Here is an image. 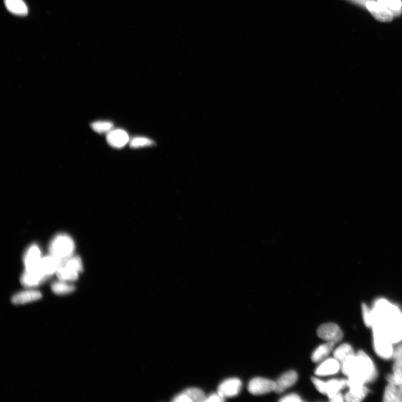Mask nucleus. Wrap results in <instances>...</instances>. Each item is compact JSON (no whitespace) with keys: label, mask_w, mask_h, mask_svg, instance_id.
I'll return each instance as SVG.
<instances>
[{"label":"nucleus","mask_w":402,"mask_h":402,"mask_svg":"<svg viewBox=\"0 0 402 402\" xmlns=\"http://www.w3.org/2000/svg\"><path fill=\"white\" fill-rule=\"evenodd\" d=\"M372 314L373 333L384 336L392 344L402 340V314L396 307L380 299L376 301Z\"/></svg>","instance_id":"1"},{"label":"nucleus","mask_w":402,"mask_h":402,"mask_svg":"<svg viewBox=\"0 0 402 402\" xmlns=\"http://www.w3.org/2000/svg\"><path fill=\"white\" fill-rule=\"evenodd\" d=\"M341 368L343 373L348 377H357L364 383L374 380L376 375L373 362L363 351H359L356 355L347 358L341 363Z\"/></svg>","instance_id":"2"},{"label":"nucleus","mask_w":402,"mask_h":402,"mask_svg":"<svg viewBox=\"0 0 402 402\" xmlns=\"http://www.w3.org/2000/svg\"><path fill=\"white\" fill-rule=\"evenodd\" d=\"M75 244L67 234H59L53 238L49 245L50 254L64 260L73 255Z\"/></svg>","instance_id":"3"},{"label":"nucleus","mask_w":402,"mask_h":402,"mask_svg":"<svg viewBox=\"0 0 402 402\" xmlns=\"http://www.w3.org/2000/svg\"><path fill=\"white\" fill-rule=\"evenodd\" d=\"M320 338L331 343H336L343 338V333L338 325L328 323L321 325L317 331Z\"/></svg>","instance_id":"4"},{"label":"nucleus","mask_w":402,"mask_h":402,"mask_svg":"<svg viewBox=\"0 0 402 402\" xmlns=\"http://www.w3.org/2000/svg\"><path fill=\"white\" fill-rule=\"evenodd\" d=\"M275 387V381L257 377L250 381L248 390L250 393L254 395H262L274 391Z\"/></svg>","instance_id":"5"},{"label":"nucleus","mask_w":402,"mask_h":402,"mask_svg":"<svg viewBox=\"0 0 402 402\" xmlns=\"http://www.w3.org/2000/svg\"><path fill=\"white\" fill-rule=\"evenodd\" d=\"M365 9L373 17L381 22H389L393 19L394 15L388 9L378 3L377 0H370L367 3Z\"/></svg>","instance_id":"6"},{"label":"nucleus","mask_w":402,"mask_h":402,"mask_svg":"<svg viewBox=\"0 0 402 402\" xmlns=\"http://www.w3.org/2000/svg\"><path fill=\"white\" fill-rule=\"evenodd\" d=\"M374 346L376 353L381 358L388 359L393 356L394 350L392 343L384 336L373 333Z\"/></svg>","instance_id":"7"},{"label":"nucleus","mask_w":402,"mask_h":402,"mask_svg":"<svg viewBox=\"0 0 402 402\" xmlns=\"http://www.w3.org/2000/svg\"><path fill=\"white\" fill-rule=\"evenodd\" d=\"M63 260L50 255L42 257L37 267L46 277L56 273Z\"/></svg>","instance_id":"8"},{"label":"nucleus","mask_w":402,"mask_h":402,"mask_svg":"<svg viewBox=\"0 0 402 402\" xmlns=\"http://www.w3.org/2000/svg\"><path fill=\"white\" fill-rule=\"evenodd\" d=\"M47 278L37 266L35 268L25 269L21 277V282L27 287L33 288L41 284Z\"/></svg>","instance_id":"9"},{"label":"nucleus","mask_w":402,"mask_h":402,"mask_svg":"<svg viewBox=\"0 0 402 402\" xmlns=\"http://www.w3.org/2000/svg\"><path fill=\"white\" fill-rule=\"evenodd\" d=\"M241 385L242 383L238 378L226 379L220 385L218 393L224 398L234 396L239 394Z\"/></svg>","instance_id":"10"},{"label":"nucleus","mask_w":402,"mask_h":402,"mask_svg":"<svg viewBox=\"0 0 402 402\" xmlns=\"http://www.w3.org/2000/svg\"><path fill=\"white\" fill-rule=\"evenodd\" d=\"M129 140L128 134L122 129L112 130L107 135L108 143L115 148H123Z\"/></svg>","instance_id":"11"},{"label":"nucleus","mask_w":402,"mask_h":402,"mask_svg":"<svg viewBox=\"0 0 402 402\" xmlns=\"http://www.w3.org/2000/svg\"><path fill=\"white\" fill-rule=\"evenodd\" d=\"M42 258L41 250L36 244L30 246L26 251L24 257L25 269L36 268Z\"/></svg>","instance_id":"12"},{"label":"nucleus","mask_w":402,"mask_h":402,"mask_svg":"<svg viewBox=\"0 0 402 402\" xmlns=\"http://www.w3.org/2000/svg\"><path fill=\"white\" fill-rule=\"evenodd\" d=\"M298 379V374L294 370L286 372L281 375L275 382L276 387L274 391L277 393H283L286 389L293 386Z\"/></svg>","instance_id":"13"},{"label":"nucleus","mask_w":402,"mask_h":402,"mask_svg":"<svg viewBox=\"0 0 402 402\" xmlns=\"http://www.w3.org/2000/svg\"><path fill=\"white\" fill-rule=\"evenodd\" d=\"M42 294L40 291L35 289H29L20 291L15 294L12 298L15 305H23L41 299Z\"/></svg>","instance_id":"14"},{"label":"nucleus","mask_w":402,"mask_h":402,"mask_svg":"<svg viewBox=\"0 0 402 402\" xmlns=\"http://www.w3.org/2000/svg\"><path fill=\"white\" fill-rule=\"evenodd\" d=\"M339 361L336 359H328L321 363L315 370V374L319 376H327L338 373L340 369Z\"/></svg>","instance_id":"15"},{"label":"nucleus","mask_w":402,"mask_h":402,"mask_svg":"<svg viewBox=\"0 0 402 402\" xmlns=\"http://www.w3.org/2000/svg\"><path fill=\"white\" fill-rule=\"evenodd\" d=\"M5 6L9 11L18 16H25L28 13V9L23 0H4Z\"/></svg>","instance_id":"16"},{"label":"nucleus","mask_w":402,"mask_h":402,"mask_svg":"<svg viewBox=\"0 0 402 402\" xmlns=\"http://www.w3.org/2000/svg\"><path fill=\"white\" fill-rule=\"evenodd\" d=\"M58 279L65 281H73L79 277V273L62 262L56 273Z\"/></svg>","instance_id":"17"},{"label":"nucleus","mask_w":402,"mask_h":402,"mask_svg":"<svg viewBox=\"0 0 402 402\" xmlns=\"http://www.w3.org/2000/svg\"><path fill=\"white\" fill-rule=\"evenodd\" d=\"M368 392V389L364 385L350 388V391L345 394L344 399L348 402H359L365 398Z\"/></svg>","instance_id":"18"},{"label":"nucleus","mask_w":402,"mask_h":402,"mask_svg":"<svg viewBox=\"0 0 402 402\" xmlns=\"http://www.w3.org/2000/svg\"><path fill=\"white\" fill-rule=\"evenodd\" d=\"M335 343L328 342V343L321 345L318 347L312 355L311 359L315 363L324 360L328 356L334 348Z\"/></svg>","instance_id":"19"},{"label":"nucleus","mask_w":402,"mask_h":402,"mask_svg":"<svg viewBox=\"0 0 402 402\" xmlns=\"http://www.w3.org/2000/svg\"><path fill=\"white\" fill-rule=\"evenodd\" d=\"M348 385V380L344 379H332L326 383L327 392L326 395L328 396L329 399L332 398L337 393H339L340 391Z\"/></svg>","instance_id":"20"},{"label":"nucleus","mask_w":402,"mask_h":402,"mask_svg":"<svg viewBox=\"0 0 402 402\" xmlns=\"http://www.w3.org/2000/svg\"><path fill=\"white\" fill-rule=\"evenodd\" d=\"M52 291L55 294L58 295H65L70 294L75 290L74 285L65 281L59 280L54 282L51 286Z\"/></svg>","instance_id":"21"},{"label":"nucleus","mask_w":402,"mask_h":402,"mask_svg":"<svg viewBox=\"0 0 402 402\" xmlns=\"http://www.w3.org/2000/svg\"><path fill=\"white\" fill-rule=\"evenodd\" d=\"M383 401L385 402L402 401V396L399 389L396 388V385L389 384L386 387Z\"/></svg>","instance_id":"22"},{"label":"nucleus","mask_w":402,"mask_h":402,"mask_svg":"<svg viewBox=\"0 0 402 402\" xmlns=\"http://www.w3.org/2000/svg\"><path fill=\"white\" fill-rule=\"evenodd\" d=\"M353 355H355L353 349L348 344L341 345L335 350L334 353L335 358L341 362V363L349 356Z\"/></svg>","instance_id":"23"},{"label":"nucleus","mask_w":402,"mask_h":402,"mask_svg":"<svg viewBox=\"0 0 402 402\" xmlns=\"http://www.w3.org/2000/svg\"><path fill=\"white\" fill-rule=\"evenodd\" d=\"M377 1L390 10L394 17H398L402 13L401 0H377Z\"/></svg>","instance_id":"24"},{"label":"nucleus","mask_w":402,"mask_h":402,"mask_svg":"<svg viewBox=\"0 0 402 402\" xmlns=\"http://www.w3.org/2000/svg\"><path fill=\"white\" fill-rule=\"evenodd\" d=\"M192 402L205 401L207 397L204 392L198 388H190L183 391Z\"/></svg>","instance_id":"25"},{"label":"nucleus","mask_w":402,"mask_h":402,"mask_svg":"<svg viewBox=\"0 0 402 402\" xmlns=\"http://www.w3.org/2000/svg\"><path fill=\"white\" fill-rule=\"evenodd\" d=\"M90 127L97 133H108L113 130L114 125L110 122H96L91 124Z\"/></svg>","instance_id":"26"},{"label":"nucleus","mask_w":402,"mask_h":402,"mask_svg":"<svg viewBox=\"0 0 402 402\" xmlns=\"http://www.w3.org/2000/svg\"><path fill=\"white\" fill-rule=\"evenodd\" d=\"M154 144V142L152 140L143 137L134 138L131 140L130 142V147L132 148L150 147V146L153 145Z\"/></svg>","instance_id":"27"},{"label":"nucleus","mask_w":402,"mask_h":402,"mask_svg":"<svg viewBox=\"0 0 402 402\" xmlns=\"http://www.w3.org/2000/svg\"><path fill=\"white\" fill-rule=\"evenodd\" d=\"M393 356L394 361L393 367V371L402 370V345L397 347L394 351Z\"/></svg>","instance_id":"28"},{"label":"nucleus","mask_w":402,"mask_h":402,"mask_svg":"<svg viewBox=\"0 0 402 402\" xmlns=\"http://www.w3.org/2000/svg\"><path fill=\"white\" fill-rule=\"evenodd\" d=\"M386 379L389 384L402 386V370L393 371V374L387 376Z\"/></svg>","instance_id":"29"},{"label":"nucleus","mask_w":402,"mask_h":402,"mask_svg":"<svg viewBox=\"0 0 402 402\" xmlns=\"http://www.w3.org/2000/svg\"><path fill=\"white\" fill-rule=\"evenodd\" d=\"M362 311L364 323L366 326L372 327L373 325V314L365 304L362 305Z\"/></svg>","instance_id":"30"},{"label":"nucleus","mask_w":402,"mask_h":402,"mask_svg":"<svg viewBox=\"0 0 402 402\" xmlns=\"http://www.w3.org/2000/svg\"><path fill=\"white\" fill-rule=\"evenodd\" d=\"M312 381H313L316 389H318L321 393L326 394L327 386L325 382L315 378V377L312 378Z\"/></svg>","instance_id":"31"},{"label":"nucleus","mask_w":402,"mask_h":402,"mask_svg":"<svg viewBox=\"0 0 402 402\" xmlns=\"http://www.w3.org/2000/svg\"><path fill=\"white\" fill-rule=\"evenodd\" d=\"M279 401L281 402H300L303 400H301L300 397L298 395L291 394L283 397Z\"/></svg>","instance_id":"32"},{"label":"nucleus","mask_w":402,"mask_h":402,"mask_svg":"<svg viewBox=\"0 0 402 402\" xmlns=\"http://www.w3.org/2000/svg\"><path fill=\"white\" fill-rule=\"evenodd\" d=\"M225 400V398L221 396L219 393H214L211 394L210 396L206 398L205 401L206 402H213V401H223Z\"/></svg>","instance_id":"33"},{"label":"nucleus","mask_w":402,"mask_h":402,"mask_svg":"<svg viewBox=\"0 0 402 402\" xmlns=\"http://www.w3.org/2000/svg\"><path fill=\"white\" fill-rule=\"evenodd\" d=\"M172 401L175 402H192L188 396L183 391L174 397Z\"/></svg>","instance_id":"34"},{"label":"nucleus","mask_w":402,"mask_h":402,"mask_svg":"<svg viewBox=\"0 0 402 402\" xmlns=\"http://www.w3.org/2000/svg\"><path fill=\"white\" fill-rule=\"evenodd\" d=\"M347 1L358 5L361 8H365L367 3L370 1V0H347Z\"/></svg>","instance_id":"35"},{"label":"nucleus","mask_w":402,"mask_h":402,"mask_svg":"<svg viewBox=\"0 0 402 402\" xmlns=\"http://www.w3.org/2000/svg\"><path fill=\"white\" fill-rule=\"evenodd\" d=\"M330 401L341 402L344 400L343 395L340 393H337L330 399Z\"/></svg>","instance_id":"36"},{"label":"nucleus","mask_w":402,"mask_h":402,"mask_svg":"<svg viewBox=\"0 0 402 402\" xmlns=\"http://www.w3.org/2000/svg\"><path fill=\"white\" fill-rule=\"evenodd\" d=\"M399 391H400V394H401V395L402 396V386H399Z\"/></svg>","instance_id":"37"}]
</instances>
